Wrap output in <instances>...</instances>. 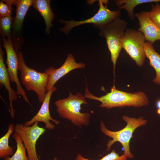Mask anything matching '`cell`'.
<instances>
[{
  "mask_svg": "<svg viewBox=\"0 0 160 160\" xmlns=\"http://www.w3.org/2000/svg\"><path fill=\"white\" fill-rule=\"evenodd\" d=\"M84 96L89 99L100 102L101 103L99 106L107 109L126 107L139 108L147 105L149 103L148 97L143 92H126L117 89L114 85L111 87L110 92L100 97L92 94L87 85Z\"/></svg>",
  "mask_w": 160,
  "mask_h": 160,
  "instance_id": "1",
  "label": "cell"
},
{
  "mask_svg": "<svg viewBox=\"0 0 160 160\" xmlns=\"http://www.w3.org/2000/svg\"><path fill=\"white\" fill-rule=\"evenodd\" d=\"M85 98L80 92L73 95L69 92L67 97L55 101L56 111L60 117L69 120L80 128L82 125L88 126L89 124L90 114L80 112L81 105L88 104Z\"/></svg>",
  "mask_w": 160,
  "mask_h": 160,
  "instance_id": "2",
  "label": "cell"
},
{
  "mask_svg": "<svg viewBox=\"0 0 160 160\" xmlns=\"http://www.w3.org/2000/svg\"><path fill=\"white\" fill-rule=\"evenodd\" d=\"M122 119L126 122L127 125L121 130L116 131H111L107 129L104 122L102 121L100 123V129L105 135L112 138V140H109L107 143V151L110 150L115 143L119 142L123 148V154L127 158H132L134 155L130 151L129 142L133 137V133L138 127L145 125L147 121L141 117L136 119L126 115L123 116Z\"/></svg>",
  "mask_w": 160,
  "mask_h": 160,
  "instance_id": "3",
  "label": "cell"
},
{
  "mask_svg": "<svg viewBox=\"0 0 160 160\" xmlns=\"http://www.w3.org/2000/svg\"><path fill=\"white\" fill-rule=\"evenodd\" d=\"M128 24L124 20L119 17L98 28L99 35L105 39L110 53L114 76L116 62L122 48V40Z\"/></svg>",
  "mask_w": 160,
  "mask_h": 160,
  "instance_id": "4",
  "label": "cell"
},
{
  "mask_svg": "<svg viewBox=\"0 0 160 160\" xmlns=\"http://www.w3.org/2000/svg\"><path fill=\"white\" fill-rule=\"evenodd\" d=\"M18 70L20 73L22 83L28 91H33L36 94L39 102L42 103L46 94V87L48 74L44 71L41 73L28 67L24 61L22 53H17Z\"/></svg>",
  "mask_w": 160,
  "mask_h": 160,
  "instance_id": "5",
  "label": "cell"
},
{
  "mask_svg": "<svg viewBox=\"0 0 160 160\" xmlns=\"http://www.w3.org/2000/svg\"><path fill=\"white\" fill-rule=\"evenodd\" d=\"M98 6L99 7L97 12L91 17L84 20L75 21L71 20L67 21L60 20L59 21L65 23L63 27L60 30L68 34L70 31L76 27L86 24L92 23L94 24L95 27L99 28L105 25L121 16V11L119 9L114 11L108 9L105 3L108 2V0H99Z\"/></svg>",
  "mask_w": 160,
  "mask_h": 160,
  "instance_id": "6",
  "label": "cell"
},
{
  "mask_svg": "<svg viewBox=\"0 0 160 160\" xmlns=\"http://www.w3.org/2000/svg\"><path fill=\"white\" fill-rule=\"evenodd\" d=\"M146 41L143 34L140 31L132 28L126 29L122 48L140 67L143 66L146 57L144 50Z\"/></svg>",
  "mask_w": 160,
  "mask_h": 160,
  "instance_id": "7",
  "label": "cell"
},
{
  "mask_svg": "<svg viewBox=\"0 0 160 160\" xmlns=\"http://www.w3.org/2000/svg\"><path fill=\"white\" fill-rule=\"evenodd\" d=\"M35 122L31 126H27L24 124H17L15 127V132L21 137L27 152L29 160H39L37 155L36 145L40 136L44 133L46 130Z\"/></svg>",
  "mask_w": 160,
  "mask_h": 160,
  "instance_id": "8",
  "label": "cell"
},
{
  "mask_svg": "<svg viewBox=\"0 0 160 160\" xmlns=\"http://www.w3.org/2000/svg\"><path fill=\"white\" fill-rule=\"evenodd\" d=\"M2 40L6 52L7 69L10 81L16 84L17 95H21L25 101L32 106L18 76L19 70L17 54L13 48L11 39L3 38Z\"/></svg>",
  "mask_w": 160,
  "mask_h": 160,
  "instance_id": "9",
  "label": "cell"
},
{
  "mask_svg": "<svg viewBox=\"0 0 160 160\" xmlns=\"http://www.w3.org/2000/svg\"><path fill=\"white\" fill-rule=\"evenodd\" d=\"M85 67L84 63H77L73 55L71 53L68 54L65 61L60 68H56L51 67L44 71L49 75L46 89V92L51 89L58 81L71 71Z\"/></svg>",
  "mask_w": 160,
  "mask_h": 160,
  "instance_id": "10",
  "label": "cell"
},
{
  "mask_svg": "<svg viewBox=\"0 0 160 160\" xmlns=\"http://www.w3.org/2000/svg\"><path fill=\"white\" fill-rule=\"evenodd\" d=\"M57 89L55 86L50 90L47 92L44 99L38 112L30 120L26 121L24 124L27 126H30L36 122H42L45 124V127L47 129L52 130L55 128V126L51 122L52 121L57 124L59 121L53 119L49 112V105L50 99L53 92Z\"/></svg>",
  "mask_w": 160,
  "mask_h": 160,
  "instance_id": "11",
  "label": "cell"
},
{
  "mask_svg": "<svg viewBox=\"0 0 160 160\" xmlns=\"http://www.w3.org/2000/svg\"><path fill=\"white\" fill-rule=\"evenodd\" d=\"M135 15L139 21L138 31L143 34L147 41L153 44L156 41L160 40V28L151 20L148 12L141 11Z\"/></svg>",
  "mask_w": 160,
  "mask_h": 160,
  "instance_id": "12",
  "label": "cell"
},
{
  "mask_svg": "<svg viewBox=\"0 0 160 160\" xmlns=\"http://www.w3.org/2000/svg\"><path fill=\"white\" fill-rule=\"evenodd\" d=\"M0 84L4 85L7 91L9 101V112L11 117L14 118L15 111L13 107V102L17 98V94L11 87L10 79L7 68L4 62L3 55L4 52L0 46Z\"/></svg>",
  "mask_w": 160,
  "mask_h": 160,
  "instance_id": "13",
  "label": "cell"
},
{
  "mask_svg": "<svg viewBox=\"0 0 160 160\" xmlns=\"http://www.w3.org/2000/svg\"><path fill=\"white\" fill-rule=\"evenodd\" d=\"M11 4L16 7V14L13 22V27L16 31L22 28L24 19L28 9L32 5L33 0H7Z\"/></svg>",
  "mask_w": 160,
  "mask_h": 160,
  "instance_id": "14",
  "label": "cell"
},
{
  "mask_svg": "<svg viewBox=\"0 0 160 160\" xmlns=\"http://www.w3.org/2000/svg\"><path fill=\"white\" fill-rule=\"evenodd\" d=\"M50 0H33L32 5L44 18L46 25L45 32L47 34L50 33V29L52 26V21L54 18V14L50 6Z\"/></svg>",
  "mask_w": 160,
  "mask_h": 160,
  "instance_id": "15",
  "label": "cell"
},
{
  "mask_svg": "<svg viewBox=\"0 0 160 160\" xmlns=\"http://www.w3.org/2000/svg\"><path fill=\"white\" fill-rule=\"evenodd\" d=\"M144 50L146 57L149 60V65L155 70L156 75L153 82L160 85V55L154 49L153 44L149 42H145Z\"/></svg>",
  "mask_w": 160,
  "mask_h": 160,
  "instance_id": "16",
  "label": "cell"
},
{
  "mask_svg": "<svg viewBox=\"0 0 160 160\" xmlns=\"http://www.w3.org/2000/svg\"><path fill=\"white\" fill-rule=\"evenodd\" d=\"M160 2V0H116V6L118 9H124L127 12L129 18L133 20L136 17L133 12L135 7L137 6L149 2Z\"/></svg>",
  "mask_w": 160,
  "mask_h": 160,
  "instance_id": "17",
  "label": "cell"
},
{
  "mask_svg": "<svg viewBox=\"0 0 160 160\" xmlns=\"http://www.w3.org/2000/svg\"><path fill=\"white\" fill-rule=\"evenodd\" d=\"M15 126L11 124L8 126L6 133L0 139V158L4 159L14 154L13 149L9 145V139L14 130Z\"/></svg>",
  "mask_w": 160,
  "mask_h": 160,
  "instance_id": "18",
  "label": "cell"
},
{
  "mask_svg": "<svg viewBox=\"0 0 160 160\" xmlns=\"http://www.w3.org/2000/svg\"><path fill=\"white\" fill-rule=\"evenodd\" d=\"M12 136L16 143V151L12 156L8 157L4 160H29L26 155V148L19 135L15 132Z\"/></svg>",
  "mask_w": 160,
  "mask_h": 160,
  "instance_id": "19",
  "label": "cell"
},
{
  "mask_svg": "<svg viewBox=\"0 0 160 160\" xmlns=\"http://www.w3.org/2000/svg\"><path fill=\"white\" fill-rule=\"evenodd\" d=\"M13 20L11 16H7L0 18V27L1 33L6 36L7 39H11V26Z\"/></svg>",
  "mask_w": 160,
  "mask_h": 160,
  "instance_id": "20",
  "label": "cell"
},
{
  "mask_svg": "<svg viewBox=\"0 0 160 160\" xmlns=\"http://www.w3.org/2000/svg\"><path fill=\"white\" fill-rule=\"evenodd\" d=\"M127 157L124 154L120 156L114 150H112L109 154L98 160H127ZM76 160H91L86 158L80 154H77Z\"/></svg>",
  "mask_w": 160,
  "mask_h": 160,
  "instance_id": "21",
  "label": "cell"
},
{
  "mask_svg": "<svg viewBox=\"0 0 160 160\" xmlns=\"http://www.w3.org/2000/svg\"><path fill=\"white\" fill-rule=\"evenodd\" d=\"M148 14L152 21L160 28V5H152L151 9L148 12Z\"/></svg>",
  "mask_w": 160,
  "mask_h": 160,
  "instance_id": "22",
  "label": "cell"
},
{
  "mask_svg": "<svg viewBox=\"0 0 160 160\" xmlns=\"http://www.w3.org/2000/svg\"><path fill=\"white\" fill-rule=\"evenodd\" d=\"M11 4L6 0H2L0 2V17L11 16L12 9Z\"/></svg>",
  "mask_w": 160,
  "mask_h": 160,
  "instance_id": "23",
  "label": "cell"
},
{
  "mask_svg": "<svg viewBox=\"0 0 160 160\" xmlns=\"http://www.w3.org/2000/svg\"><path fill=\"white\" fill-rule=\"evenodd\" d=\"M156 106L157 108V113L160 115V100H158L156 102Z\"/></svg>",
  "mask_w": 160,
  "mask_h": 160,
  "instance_id": "24",
  "label": "cell"
},
{
  "mask_svg": "<svg viewBox=\"0 0 160 160\" xmlns=\"http://www.w3.org/2000/svg\"><path fill=\"white\" fill-rule=\"evenodd\" d=\"M54 160H57V158H56V157H55V158H54Z\"/></svg>",
  "mask_w": 160,
  "mask_h": 160,
  "instance_id": "25",
  "label": "cell"
}]
</instances>
